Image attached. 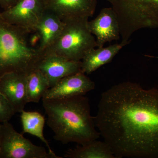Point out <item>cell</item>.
<instances>
[{"mask_svg":"<svg viewBox=\"0 0 158 158\" xmlns=\"http://www.w3.org/2000/svg\"><path fill=\"white\" fill-rule=\"evenodd\" d=\"M94 123L116 158H158V89L123 82L102 94Z\"/></svg>","mask_w":158,"mask_h":158,"instance_id":"cell-1","label":"cell"},{"mask_svg":"<svg viewBox=\"0 0 158 158\" xmlns=\"http://www.w3.org/2000/svg\"><path fill=\"white\" fill-rule=\"evenodd\" d=\"M42 105L54 138L63 144L85 145L97 140L100 134L90 114L89 100L85 95L65 98H42Z\"/></svg>","mask_w":158,"mask_h":158,"instance_id":"cell-2","label":"cell"},{"mask_svg":"<svg viewBox=\"0 0 158 158\" xmlns=\"http://www.w3.org/2000/svg\"><path fill=\"white\" fill-rule=\"evenodd\" d=\"M29 32L6 21L0 12V77L17 72L28 75L44 56L29 43Z\"/></svg>","mask_w":158,"mask_h":158,"instance_id":"cell-3","label":"cell"},{"mask_svg":"<svg viewBox=\"0 0 158 158\" xmlns=\"http://www.w3.org/2000/svg\"><path fill=\"white\" fill-rule=\"evenodd\" d=\"M115 11L122 42L128 43L136 31L158 29V0H106Z\"/></svg>","mask_w":158,"mask_h":158,"instance_id":"cell-4","label":"cell"},{"mask_svg":"<svg viewBox=\"0 0 158 158\" xmlns=\"http://www.w3.org/2000/svg\"><path fill=\"white\" fill-rule=\"evenodd\" d=\"M88 20L64 22L61 34L44 54L81 61L86 53L97 47L96 39L88 27Z\"/></svg>","mask_w":158,"mask_h":158,"instance_id":"cell-5","label":"cell"},{"mask_svg":"<svg viewBox=\"0 0 158 158\" xmlns=\"http://www.w3.org/2000/svg\"><path fill=\"white\" fill-rule=\"evenodd\" d=\"M0 158H56L16 131L9 121L0 123Z\"/></svg>","mask_w":158,"mask_h":158,"instance_id":"cell-6","label":"cell"},{"mask_svg":"<svg viewBox=\"0 0 158 158\" xmlns=\"http://www.w3.org/2000/svg\"><path fill=\"white\" fill-rule=\"evenodd\" d=\"M46 10L44 0H18L14 6L1 14L6 21L31 34L36 31Z\"/></svg>","mask_w":158,"mask_h":158,"instance_id":"cell-7","label":"cell"},{"mask_svg":"<svg viewBox=\"0 0 158 158\" xmlns=\"http://www.w3.org/2000/svg\"><path fill=\"white\" fill-rule=\"evenodd\" d=\"M46 9L53 12L64 22L88 20L93 16L97 0H44Z\"/></svg>","mask_w":158,"mask_h":158,"instance_id":"cell-8","label":"cell"},{"mask_svg":"<svg viewBox=\"0 0 158 158\" xmlns=\"http://www.w3.org/2000/svg\"><path fill=\"white\" fill-rule=\"evenodd\" d=\"M95 88V83L81 71L60 80L49 88L42 98H65L85 95Z\"/></svg>","mask_w":158,"mask_h":158,"instance_id":"cell-9","label":"cell"},{"mask_svg":"<svg viewBox=\"0 0 158 158\" xmlns=\"http://www.w3.org/2000/svg\"><path fill=\"white\" fill-rule=\"evenodd\" d=\"M88 26L90 33L95 36L98 48L103 47L106 43L120 38L118 19L111 7L102 9L95 19L88 21Z\"/></svg>","mask_w":158,"mask_h":158,"instance_id":"cell-10","label":"cell"},{"mask_svg":"<svg viewBox=\"0 0 158 158\" xmlns=\"http://www.w3.org/2000/svg\"><path fill=\"white\" fill-rule=\"evenodd\" d=\"M27 75L17 72L6 73L0 77V92L9 102L15 113H21L27 103Z\"/></svg>","mask_w":158,"mask_h":158,"instance_id":"cell-11","label":"cell"},{"mask_svg":"<svg viewBox=\"0 0 158 158\" xmlns=\"http://www.w3.org/2000/svg\"><path fill=\"white\" fill-rule=\"evenodd\" d=\"M45 77L50 87H53L65 77L81 71V61L68 60L55 55H47L37 68Z\"/></svg>","mask_w":158,"mask_h":158,"instance_id":"cell-12","label":"cell"},{"mask_svg":"<svg viewBox=\"0 0 158 158\" xmlns=\"http://www.w3.org/2000/svg\"><path fill=\"white\" fill-rule=\"evenodd\" d=\"M65 23L52 11L46 10L37 25L36 31L40 36L37 49L44 57L45 51L56 40Z\"/></svg>","mask_w":158,"mask_h":158,"instance_id":"cell-13","label":"cell"},{"mask_svg":"<svg viewBox=\"0 0 158 158\" xmlns=\"http://www.w3.org/2000/svg\"><path fill=\"white\" fill-rule=\"evenodd\" d=\"M126 44L121 42L107 47L94 48L88 51L81 61V71L89 74L105 64L110 63Z\"/></svg>","mask_w":158,"mask_h":158,"instance_id":"cell-14","label":"cell"},{"mask_svg":"<svg viewBox=\"0 0 158 158\" xmlns=\"http://www.w3.org/2000/svg\"><path fill=\"white\" fill-rule=\"evenodd\" d=\"M21 120L22 124L23 135L28 133L39 138L48 148V152L56 158H62L56 155L52 149L47 140L44 135L43 130L45 124V119L40 113L35 111H25L21 112Z\"/></svg>","mask_w":158,"mask_h":158,"instance_id":"cell-15","label":"cell"},{"mask_svg":"<svg viewBox=\"0 0 158 158\" xmlns=\"http://www.w3.org/2000/svg\"><path fill=\"white\" fill-rule=\"evenodd\" d=\"M64 157L69 158H117L106 142L97 140L69 150Z\"/></svg>","mask_w":158,"mask_h":158,"instance_id":"cell-16","label":"cell"},{"mask_svg":"<svg viewBox=\"0 0 158 158\" xmlns=\"http://www.w3.org/2000/svg\"><path fill=\"white\" fill-rule=\"evenodd\" d=\"M50 88L47 79L38 69L28 75L27 81V103L39 102Z\"/></svg>","mask_w":158,"mask_h":158,"instance_id":"cell-17","label":"cell"},{"mask_svg":"<svg viewBox=\"0 0 158 158\" xmlns=\"http://www.w3.org/2000/svg\"><path fill=\"white\" fill-rule=\"evenodd\" d=\"M15 113L7 99L0 92V123L9 121Z\"/></svg>","mask_w":158,"mask_h":158,"instance_id":"cell-18","label":"cell"},{"mask_svg":"<svg viewBox=\"0 0 158 158\" xmlns=\"http://www.w3.org/2000/svg\"><path fill=\"white\" fill-rule=\"evenodd\" d=\"M18 0H0V6L4 10L9 9L14 6Z\"/></svg>","mask_w":158,"mask_h":158,"instance_id":"cell-19","label":"cell"},{"mask_svg":"<svg viewBox=\"0 0 158 158\" xmlns=\"http://www.w3.org/2000/svg\"><path fill=\"white\" fill-rule=\"evenodd\" d=\"M1 137H0V152H1Z\"/></svg>","mask_w":158,"mask_h":158,"instance_id":"cell-20","label":"cell"}]
</instances>
